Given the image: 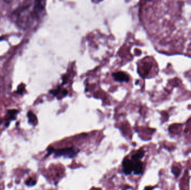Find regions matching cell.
<instances>
[{
	"label": "cell",
	"instance_id": "6da1fadb",
	"mask_svg": "<svg viewBox=\"0 0 191 190\" xmlns=\"http://www.w3.org/2000/svg\"><path fill=\"white\" fill-rule=\"evenodd\" d=\"M42 2L36 1L34 5L18 8L12 13L11 19L17 27L25 30L31 27L42 10Z\"/></svg>",
	"mask_w": 191,
	"mask_h": 190
},
{
	"label": "cell",
	"instance_id": "7a4b0ae2",
	"mask_svg": "<svg viewBox=\"0 0 191 190\" xmlns=\"http://www.w3.org/2000/svg\"><path fill=\"white\" fill-rule=\"evenodd\" d=\"M80 152V150L74 147L64 148L62 149H54L53 153L54 154L55 157H64L65 158H73L74 157L77 155L78 153Z\"/></svg>",
	"mask_w": 191,
	"mask_h": 190
},
{
	"label": "cell",
	"instance_id": "3957f363",
	"mask_svg": "<svg viewBox=\"0 0 191 190\" xmlns=\"http://www.w3.org/2000/svg\"><path fill=\"white\" fill-rule=\"evenodd\" d=\"M122 171L124 173L126 176L130 175L133 172V162L132 160L125 157L122 162Z\"/></svg>",
	"mask_w": 191,
	"mask_h": 190
},
{
	"label": "cell",
	"instance_id": "277c9868",
	"mask_svg": "<svg viewBox=\"0 0 191 190\" xmlns=\"http://www.w3.org/2000/svg\"><path fill=\"white\" fill-rule=\"evenodd\" d=\"M133 172L135 175H141L144 171V164L141 160L133 161Z\"/></svg>",
	"mask_w": 191,
	"mask_h": 190
},
{
	"label": "cell",
	"instance_id": "5b68a950",
	"mask_svg": "<svg viewBox=\"0 0 191 190\" xmlns=\"http://www.w3.org/2000/svg\"><path fill=\"white\" fill-rule=\"evenodd\" d=\"M114 79L119 82H127L129 81V77L123 72H117L113 74Z\"/></svg>",
	"mask_w": 191,
	"mask_h": 190
},
{
	"label": "cell",
	"instance_id": "8992f818",
	"mask_svg": "<svg viewBox=\"0 0 191 190\" xmlns=\"http://www.w3.org/2000/svg\"><path fill=\"white\" fill-rule=\"evenodd\" d=\"M145 155V151L143 149H139L131 155V159L133 161H139L142 159Z\"/></svg>",
	"mask_w": 191,
	"mask_h": 190
},
{
	"label": "cell",
	"instance_id": "52a82bcc",
	"mask_svg": "<svg viewBox=\"0 0 191 190\" xmlns=\"http://www.w3.org/2000/svg\"><path fill=\"white\" fill-rule=\"evenodd\" d=\"M27 117L29 122L32 125H36L38 123V119L35 114L31 112H29L27 113Z\"/></svg>",
	"mask_w": 191,
	"mask_h": 190
},
{
	"label": "cell",
	"instance_id": "ba28073f",
	"mask_svg": "<svg viewBox=\"0 0 191 190\" xmlns=\"http://www.w3.org/2000/svg\"><path fill=\"white\" fill-rule=\"evenodd\" d=\"M16 114H17V111H16V110L9 111V112H8V121L10 120L15 119L16 118Z\"/></svg>",
	"mask_w": 191,
	"mask_h": 190
},
{
	"label": "cell",
	"instance_id": "9c48e42d",
	"mask_svg": "<svg viewBox=\"0 0 191 190\" xmlns=\"http://www.w3.org/2000/svg\"><path fill=\"white\" fill-rule=\"evenodd\" d=\"M172 173L174 174V175L176 176V178L180 176V168L178 167L173 166L172 168Z\"/></svg>",
	"mask_w": 191,
	"mask_h": 190
},
{
	"label": "cell",
	"instance_id": "30bf717a",
	"mask_svg": "<svg viewBox=\"0 0 191 190\" xmlns=\"http://www.w3.org/2000/svg\"><path fill=\"white\" fill-rule=\"evenodd\" d=\"M26 185H27V186H34L35 184L36 183V180L34 179H32V178H29V179H27V180H26Z\"/></svg>",
	"mask_w": 191,
	"mask_h": 190
},
{
	"label": "cell",
	"instance_id": "8fae6325",
	"mask_svg": "<svg viewBox=\"0 0 191 190\" xmlns=\"http://www.w3.org/2000/svg\"><path fill=\"white\" fill-rule=\"evenodd\" d=\"M144 190H152V187H145Z\"/></svg>",
	"mask_w": 191,
	"mask_h": 190
},
{
	"label": "cell",
	"instance_id": "7c38bea8",
	"mask_svg": "<svg viewBox=\"0 0 191 190\" xmlns=\"http://www.w3.org/2000/svg\"><path fill=\"white\" fill-rule=\"evenodd\" d=\"M0 123H1V121H0Z\"/></svg>",
	"mask_w": 191,
	"mask_h": 190
}]
</instances>
